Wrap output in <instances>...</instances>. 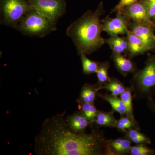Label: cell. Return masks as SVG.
<instances>
[{
	"label": "cell",
	"instance_id": "17",
	"mask_svg": "<svg viewBox=\"0 0 155 155\" xmlns=\"http://www.w3.org/2000/svg\"><path fill=\"white\" fill-rule=\"evenodd\" d=\"M97 96L102 99L107 101L110 104L112 110L119 113L121 116L126 115L125 106L121 98L118 97L112 94H109L107 93L104 94L97 93Z\"/></svg>",
	"mask_w": 155,
	"mask_h": 155
},
{
	"label": "cell",
	"instance_id": "23",
	"mask_svg": "<svg viewBox=\"0 0 155 155\" xmlns=\"http://www.w3.org/2000/svg\"><path fill=\"white\" fill-rule=\"evenodd\" d=\"M116 127L123 133L131 128H139L135 119H131L126 115L121 116V118L117 120Z\"/></svg>",
	"mask_w": 155,
	"mask_h": 155
},
{
	"label": "cell",
	"instance_id": "1",
	"mask_svg": "<svg viewBox=\"0 0 155 155\" xmlns=\"http://www.w3.org/2000/svg\"><path fill=\"white\" fill-rule=\"evenodd\" d=\"M66 112L47 118L35 137L36 155H114L105 133L94 126L90 133L77 134L69 129Z\"/></svg>",
	"mask_w": 155,
	"mask_h": 155
},
{
	"label": "cell",
	"instance_id": "18",
	"mask_svg": "<svg viewBox=\"0 0 155 155\" xmlns=\"http://www.w3.org/2000/svg\"><path fill=\"white\" fill-rule=\"evenodd\" d=\"M124 134L127 138L136 144L147 145L151 143L150 139L140 132L139 128H131L126 130Z\"/></svg>",
	"mask_w": 155,
	"mask_h": 155
},
{
	"label": "cell",
	"instance_id": "19",
	"mask_svg": "<svg viewBox=\"0 0 155 155\" xmlns=\"http://www.w3.org/2000/svg\"><path fill=\"white\" fill-rule=\"evenodd\" d=\"M133 89L130 87H126L124 92L120 95V98L124 103L126 111V116L131 119H135L133 114Z\"/></svg>",
	"mask_w": 155,
	"mask_h": 155
},
{
	"label": "cell",
	"instance_id": "29",
	"mask_svg": "<svg viewBox=\"0 0 155 155\" xmlns=\"http://www.w3.org/2000/svg\"><path fill=\"white\" fill-rule=\"evenodd\" d=\"M151 19L152 20L153 22L155 24V15L152 18H151Z\"/></svg>",
	"mask_w": 155,
	"mask_h": 155
},
{
	"label": "cell",
	"instance_id": "24",
	"mask_svg": "<svg viewBox=\"0 0 155 155\" xmlns=\"http://www.w3.org/2000/svg\"><path fill=\"white\" fill-rule=\"evenodd\" d=\"M85 54H81V60L82 63V69L84 74L90 75L96 73L99 67V62L91 61L87 57Z\"/></svg>",
	"mask_w": 155,
	"mask_h": 155
},
{
	"label": "cell",
	"instance_id": "8",
	"mask_svg": "<svg viewBox=\"0 0 155 155\" xmlns=\"http://www.w3.org/2000/svg\"><path fill=\"white\" fill-rule=\"evenodd\" d=\"M128 21L120 13H117L116 17L112 18L109 16L101 21L102 29L110 36L127 34L128 30Z\"/></svg>",
	"mask_w": 155,
	"mask_h": 155
},
{
	"label": "cell",
	"instance_id": "21",
	"mask_svg": "<svg viewBox=\"0 0 155 155\" xmlns=\"http://www.w3.org/2000/svg\"><path fill=\"white\" fill-rule=\"evenodd\" d=\"M79 110L84 116L94 124L98 110H97L94 103L78 102Z\"/></svg>",
	"mask_w": 155,
	"mask_h": 155
},
{
	"label": "cell",
	"instance_id": "28",
	"mask_svg": "<svg viewBox=\"0 0 155 155\" xmlns=\"http://www.w3.org/2000/svg\"><path fill=\"white\" fill-rule=\"evenodd\" d=\"M147 106L150 110L155 114V100L153 97L147 100Z\"/></svg>",
	"mask_w": 155,
	"mask_h": 155
},
{
	"label": "cell",
	"instance_id": "20",
	"mask_svg": "<svg viewBox=\"0 0 155 155\" xmlns=\"http://www.w3.org/2000/svg\"><path fill=\"white\" fill-rule=\"evenodd\" d=\"M110 67V62L108 61L99 62V67L96 72L98 78V84L102 86L105 85L111 80L108 74V70Z\"/></svg>",
	"mask_w": 155,
	"mask_h": 155
},
{
	"label": "cell",
	"instance_id": "7",
	"mask_svg": "<svg viewBox=\"0 0 155 155\" xmlns=\"http://www.w3.org/2000/svg\"><path fill=\"white\" fill-rule=\"evenodd\" d=\"M118 13L124 15L128 21L155 27V24L149 17L146 8L142 0L126 6Z\"/></svg>",
	"mask_w": 155,
	"mask_h": 155
},
{
	"label": "cell",
	"instance_id": "27",
	"mask_svg": "<svg viewBox=\"0 0 155 155\" xmlns=\"http://www.w3.org/2000/svg\"><path fill=\"white\" fill-rule=\"evenodd\" d=\"M147 11L149 17L151 18L155 15V0H142Z\"/></svg>",
	"mask_w": 155,
	"mask_h": 155
},
{
	"label": "cell",
	"instance_id": "10",
	"mask_svg": "<svg viewBox=\"0 0 155 155\" xmlns=\"http://www.w3.org/2000/svg\"><path fill=\"white\" fill-rule=\"evenodd\" d=\"M65 120L69 129L75 133H85L87 127L91 128L94 126L80 110L67 115L65 116Z\"/></svg>",
	"mask_w": 155,
	"mask_h": 155
},
{
	"label": "cell",
	"instance_id": "11",
	"mask_svg": "<svg viewBox=\"0 0 155 155\" xmlns=\"http://www.w3.org/2000/svg\"><path fill=\"white\" fill-rule=\"evenodd\" d=\"M126 35L129 45L128 53L130 59L143 54L151 50L142 40L136 36L129 29Z\"/></svg>",
	"mask_w": 155,
	"mask_h": 155
},
{
	"label": "cell",
	"instance_id": "5",
	"mask_svg": "<svg viewBox=\"0 0 155 155\" xmlns=\"http://www.w3.org/2000/svg\"><path fill=\"white\" fill-rule=\"evenodd\" d=\"M32 9L28 0H1L3 22L14 28Z\"/></svg>",
	"mask_w": 155,
	"mask_h": 155
},
{
	"label": "cell",
	"instance_id": "15",
	"mask_svg": "<svg viewBox=\"0 0 155 155\" xmlns=\"http://www.w3.org/2000/svg\"><path fill=\"white\" fill-rule=\"evenodd\" d=\"M132 142L126 137H125L109 140L110 148L115 155H127L129 154Z\"/></svg>",
	"mask_w": 155,
	"mask_h": 155
},
{
	"label": "cell",
	"instance_id": "4",
	"mask_svg": "<svg viewBox=\"0 0 155 155\" xmlns=\"http://www.w3.org/2000/svg\"><path fill=\"white\" fill-rule=\"evenodd\" d=\"M15 28L23 35L39 38L44 37L57 30L56 23L33 8Z\"/></svg>",
	"mask_w": 155,
	"mask_h": 155
},
{
	"label": "cell",
	"instance_id": "12",
	"mask_svg": "<svg viewBox=\"0 0 155 155\" xmlns=\"http://www.w3.org/2000/svg\"><path fill=\"white\" fill-rule=\"evenodd\" d=\"M112 58L116 69L124 77L129 73H134L137 71L135 64L123 55L113 53Z\"/></svg>",
	"mask_w": 155,
	"mask_h": 155
},
{
	"label": "cell",
	"instance_id": "9",
	"mask_svg": "<svg viewBox=\"0 0 155 155\" xmlns=\"http://www.w3.org/2000/svg\"><path fill=\"white\" fill-rule=\"evenodd\" d=\"M128 29L142 40L151 50H155V35L153 28L150 25L139 24L128 21Z\"/></svg>",
	"mask_w": 155,
	"mask_h": 155
},
{
	"label": "cell",
	"instance_id": "14",
	"mask_svg": "<svg viewBox=\"0 0 155 155\" xmlns=\"http://www.w3.org/2000/svg\"><path fill=\"white\" fill-rule=\"evenodd\" d=\"M105 42L109 45L113 53L122 55L128 53L129 45L127 37H120L118 35L110 36L105 39Z\"/></svg>",
	"mask_w": 155,
	"mask_h": 155
},
{
	"label": "cell",
	"instance_id": "2",
	"mask_svg": "<svg viewBox=\"0 0 155 155\" xmlns=\"http://www.w3.org/2000/svg\"><path fill=\"white\" fill-rule=\"evenodd\" d=\"M101 2L95 11L88 10L67 28L66 33L71 38L81 54L89 55L96 51L105 43L101 36L102 31L100 17L104 13Z\"/></svg>",
	"mask_w": 155,
	"mask_h": 155
},
{
	"label": "cell",
	"instance_id": "26",
	"mask_svg": "<svg viewBox=\"0 0 155 155\" xmlns=\"http://www.w3.org/2000/svg\"><path fill=\"white\" fill-rule=\"evenodd\" d=\"M140 0H120V2L112 11V13H119L125 7L138 2Z\"/></svg>",
	"mask_w": 155,
	"mask_h": 155
},
{
	"label": "cell",
	"instance_id": "13",
	"mask_svg": "<svg viewBox=\"0 0 155 155\" xmlns=\"http://www.w3.org/2000/svg\"><path fill=\"white\" fill-rule=\"evenodd\" d=\"M102 89V86L99 84L93 85L85 84L81 87L80 95L76 102H78L94 103L98 91Z\"/></svg>",
	"mask_w": 155,
	"mask_h": 155
},
{
	"label": "cell",
	"instance_id": "16",
	"mask_svg": "<svg viewBox=\"0 0 155 155\" xmlns=\"http://www.w3.org/2000/svg\"><path fill=\"white\" fill-rule=\"evenodd\" d=\"M114 113L113 110L110 112L98 110L94 122L95 127L97 128L101 127H116L117 120L114 117Z\"/></svg>",
	"mask_w": 155,
	"mask_h": 155
},
{
	"label": "cell",
	"instance_id": "3",
	"mask_svg": "<svg viewBox=\"0 0 155 155\" xmlns=\"http://www.w3.org/2000/svg\"><path fill=\"white\" fill-rule=\"evenodd\" d=\"M130 84L136 99L153 97L155 94V56L148 57L144 68L134 73Z\"/></svg>",
	"mask_w": 155,
	"mask_h": 155
},
{
	"label": "cell",
	"instance_id": "22",
	"mask_svg": "<svg viewBox=\"0 0 155 155\" xmlns=\"http://www.w3.org/2000/svg\"><path fill=\"white\" fill-rule=\"evenodd\" d=\"M126 88L124 84L115 78H111L110 81L102 87V89L107 90L111 92V94L117 97L124 92Z\"/></svg>",
	"mask_w": 155,
	"mask_h": 155
},
{
	"label": "cell",
	"instance_id": "25",
	"mask_svg": "<svg viewBox=\"0 0 155 155\" xmlns=\"http://www.w3.org/2000/svg\"><path fill=\"white\" fill-rule=\"evenodd\" d=\"M155 153V150L148 147L147 144H139L131 146L129 154L131 155H153Z\"/></svg>",
	"mask_w": 155,
	"mask_h": 155
},
{
	"label": "cell",
	"instance_id": "6",
	"mask_svg": "<svg viewBox=\"0 0 155 155\" xmlns=\"http://www.w3.org/2000/svg\"><path fill=\"white\" fill-rule=\"evenodd\" d=\"M32 8L57 24L66 12V0H28Z\"/></svg>",
	"mask_w": 155,
	"mask_h": 155
}]
</instances>
